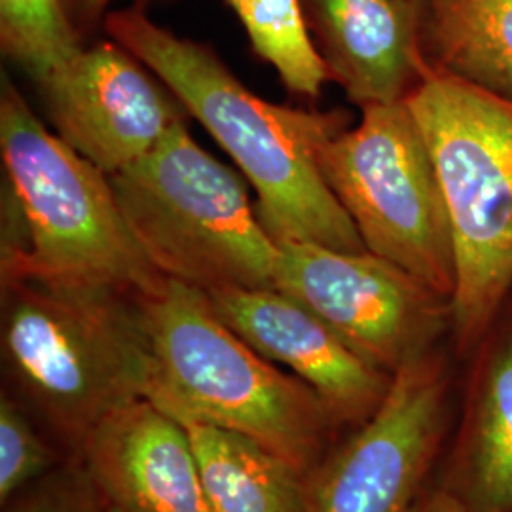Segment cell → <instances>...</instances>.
Returning a JSON list of instances; mask_svg holds the SVG:
<instances>
[{
	"label": "cell",
	"instance_id": "1",
	"mask_svg": "<svg viewBox=\"0 0 512 512\" xmlns=\"http://www.w3.org/2000/svg\"><path fill=\"white\" fill-rule=\"evenodd\" d=\"M105 29L179 97L238 164L256 190L258 219L277 243L366 251L317 165L319 147L349 128L346 112L268 103L247 90L213 48L173 35L141 6L110 12Z\"/></svg>",
	"mask_w": 512,
	"mask_h": 512
},
{
	"label": "cell",
	"instance_id": "2",
	"mask_svg": "<svg viewBox=\"0 0 512 512\" xmlns=\"http://www.w3.org/2000/svg\"><path fill=\"white\" fill-rule=\"evenodd\" d=\"M0 281L6 378L76 456L99 421L147 397L152 357L139 294L33 275Z\"/></svg>",
	"mask_w": 512,
	"mask_h": 512
},
{
	"label": "cell",
	"instance_id": "3",
	"mask_svg": "<svg viewBox=\"0 0 512 512\" xmlns=\"http://www.w3.org/2000/svg\"><path fill=\"white\" fill-rule=\"evenodd\" d=\"M139 300L152 357L147 399L175 420L228 429L315 473L340 427L310 385L251 348L198 287L164 277Z\"/></svg>",
	"mask_w": 512,
	"mask_h": 512
},
{
	"label": "cell",
	"instance_id": "4",
	"mask_svg": "<svg viewBox=\"0 0 512 512\" xmlns=\"http://www.w3.org/2000/svg\"><path fill=\"white\" fill-rule=\"evenodd\" d=\"M0 152L8 181L0 275H33L154 291L156 270L116 200L110 177L37 118L2 76Z\"/></svg>",
	"mask_w": 512,
	"mask_h": 512
},
{
	"label": "cell",
	"instance_id": "5",
	"mask_svg": "<svg viewBox=\"0 0 512 512\" xmlns=\"http://www.w3.org/2000/svg\"><path fill=\"white\" fill-rule=\"evenodd\" d=\"M452 220L456 287L452 340L469 359L512 287V101L427 63L406 97Z\"/></svg>",
	"mask_w": 512,
	"mask_h": 512
},
{
	"label": "cell",
	"instance_id": "6",
	"mask_svg": "<svg viewBox=\"0 0 512 512\" xmlns=\"http://www.w3.org/2000/svg\"><path fill=\"white\" fill-rule=\"evenodd\" d=\"M110 183L131 234L160 274L202 291L275 289L279 243L238 175L194 141L186 122Z\"/></svg>",
	"mask_w": 512,
	"mask_h": 512
},
{
	"label": "cell",
	"instance_id": "7",
	"mask_svg": "<svg viewBox=\"0 0 512 512\" xmlns=\"http://www.w3.org/2000/svg\"><path fill=\"white\" fill-rule=\"evenodd\" d=\"M327 139L317 165L365 243L452 300L456 247L439 171L408 101L363 107Z\"/></svg>",
	"mask_w": 512,
	"mask_h": 512
},
{
	"label": "cell",
	"instance_id": "8",
	"mask_svg": "<svg viewBox=\"0 0 512 512\" xmlns=\"http://www.w3.org/2000/svg\"><path fill=\"white\" fill-rule=\"evenodd\" d=\"M458 412L440 348L393 374L374 416L310 476V512H414L433 486Z\"/></svg>",
	"mask_w": 512,
	"mask_h": 512
},
{
	"label": "cell",
	"instance_id": "9",
	"mask_svg": "<svg viewBox=\"0 0 512 512\" xmlns=\"http://www.w3.org/2000/svg\"><path fill=\"white\" fill-rule=\"evenodd\" d=\"M279 247L275 289L304 304L387 374L439 348L452 329L450 298L382 256L300 241Z\"/></svg>",
	"mask_w": 512,
	"mask_h": 512
},
{
	"label": "cell",
	"instance_id": "10",
	"mask_svg": "<svg viewBox=\"0 0 512 512\" xmlns=\"http://www.w3.org/2000/svg\"><path fill=\"white\" fill-rule=\"evenodd\" d=\"M55 133L109 177L190 116L179 97L118 42L82 48L38 84Z\"/></svg>",
	"mask_w": 512,
	"mask_h": 512
},
{
	"label": "cell",
	"instance_id": "11",
	"mask_svg": "<svg viewBox=\"0 0 512 512\" xmlns=\"http://www.w3.org/2000/svg\"><path fill=\"white\" fill-rule=\"evenodd\" d=\"M203 293L220 319L251 348L310 385L338 427H359L384 403L393 374L359 357L293 296L241 287Z\"/></svg>",
	"mask_w": 512,
	"mask_h": 512
},
{
	"label": "cell",
	"instance_id": "12",
	"mask_svg": "<svg viewBox=\"0 0 512 512\" xmlns=\"http://www.w3.org/2000/svg\"><path fill=\"white\" fill-rule=\"evenodd\" d=\"M76 459L110 511L213 512L183 423L147 397L99 421Z\"/></svg>",
	"mask_w": 512,
	"mask_h": 512
},
{
	"label": "cell",
	"instance_id": "13",
	"mask_svg": "<svg viewBox=\"0 0 512 512\" xmlns=\"http://www.w3.org/2000/svg\"><path fill=\"white\" fill-rule=\"evenodd\" d=\"M330 82L361 109L404 101L420 84L423 0H300Z\"/></svg>",
	"mask_w": 512,
	"mask_h": 512
},
{
	"label": "cell",
	"instance_id": "14",
	"mask_svg": "<svg viewBox=\"0 0 512 512\" xmlns=\"http://www.w3.org/2000/svg\"><path fill=\"white\" fill-rule=\"evenodd\" d=\"M471 370L435 484L467 512H512V306L469 357Z\"/></svg>",
	"mask_w": 512,
	"mask_h": 512
},
{
	"label": "cell",
	"instance_id": "15",
	"mask_svg": "<svg viewBox=\"0 0 512 512\" xmlns=\"http://www.w3.org/2000/svg\"><path fill=\"white\" fill-rule=\"evenodd\" d=\"M183 423L213 512H310V476L228 429Z\"/></svg>",
	"mask_w": 512,
	"mask_h": 512
},
{
	"label": "cell",
	"instance_id": "16",
	"mask_svg": "<svg viewBox=\"0 0 512 512\" xmlns=\"http://www.w3.org/2000/svg\"><path fill=\"white\" fill-rule=\"evenodd\" d=\"M433 65L512 101V0H423Z\"/></svg>",
	"mask_w": 512,
	"mask_h": 512
},
{
	"label": "cell",
	"instance_id": "17",
	"mask_svg": "<svg viewBox=\"0 0 512 512\" xmlns=\"http://www.w3.org/2000/svg\"><path fill=\"white\" fill-rule=\"evenodd\" d=\"M260 59L296 95L319 97L329 73L311 42L300 0H226Z\"/></svg>",
	"mask_w": 512,
	"mask_h": 512
},
{
	"label": "cell",
	"instance_id": "18",
	"mask_svg": "<svg viewBox=\"0 0 512 512\" xmlns=\"http://www.w3.org/2000/svg\"><path fill=\"white\" fill-rule=\"evenodd\" d=\"M82 33L61 0H0V48L37 84L78 54Z\"/></svg>",
	"mask_w": 512,
	"mask_h": 512
},
{
	"label": "cell",
	"instance_id": "19",
	"mask_svg": "<svg viewBox=\"0 0 512 512\" xmlns=\"http://www.w3.org/2000/svg\"><path fill=\"white\" fill-rule=\"evenodd\" d=\"M57 469L50 442L38 433L29 410L14 395L0 399V501L16 499L21 490L37 484Z\"/></svg>",
	"mask_w": 512,
	"mask_h": 512
},
{
	"label": "cell",
	"instance_id": "20",
	"mask_svg": "<svg viewBox=\"0 0 512 512\" xmlns=\"http://www.w3.org/2000/svg\"><path fill=\"white\" fill-rule=\"evenodd\" d=\"M6 512H107L80 461L54 469L38 480L31 492L10 501Z\"/></svg>",
	"mask_w": 512,
	"mask_h": 512
},
{
	"label": "cell",
	"instance_id": "21",
	"mask_svg": "<svg viewBox=\"0 0 512 512\" xmlns=\"http://www.w3.org/2000/svg\"><path fill=\"white\" fill-rule=\"evenodd\" d=\"M74 27L82 33H90L95 25L101 21L110 0H61Z\"/></svg>",
	"mask_w": 512,
	"mask_h": 512
},
{
	"label": "cell",
	"instance_id": "22",
	"mask_svg": "<svg viewBox=\"0 0 512 512\" xmlns=\"http://www.w3.org/2000/svg\"><path fill=\"white\" fill-rule=\"evenodd\" d=\"M414 512H467L463 505L450 492L440 488L433 482V486L421 497L420 505Z\"/></svg>",
	"mask_w": 512,
	"mask_h": 512
},
{
	"label": "cell",
	"instance_id": "23",
	"mask_svg": "<svg viewBox=\"0 0 512 512\" xmlns=\"http://www.w3.org/2000/svg\"><path fill=\"white\" fill-rule=\"evenodd\" d=\"M107 512H118V511H110V509H107Z\"/></svg>",
	"mask_w": 512,
	"mask_h": 512
}]
</instances>
